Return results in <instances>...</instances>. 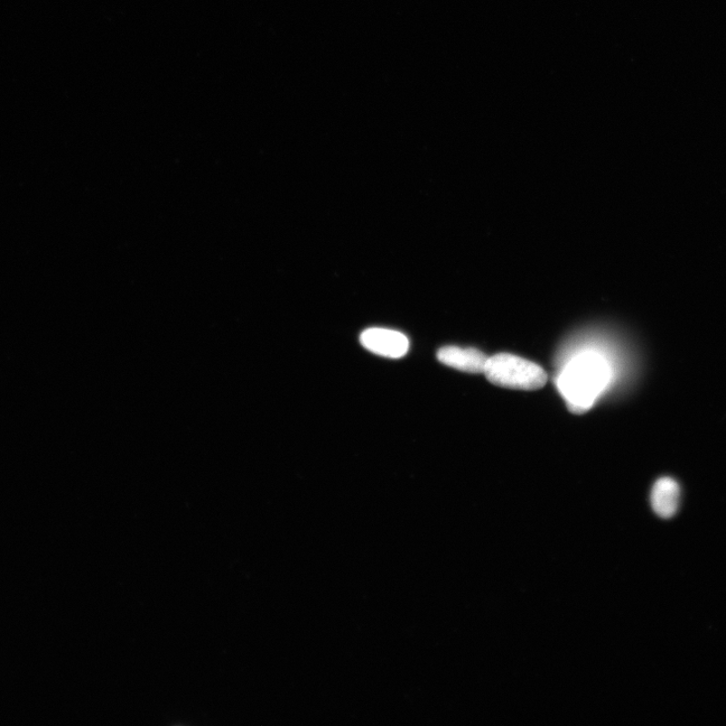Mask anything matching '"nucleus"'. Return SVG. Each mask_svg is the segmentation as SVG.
<instances>
[{"label": "nucleus", "mask_w": 726, "mask_h": 726, "mask_svg": "<svg viewBox=\"0 0 726 726\" xmlns=\"http://www.w3.org/2000/svg\"><path fill=\"white\" fill-rule=\"evenodd\" d=\"M609 372L601 358L586 355L575 358L558 378L557 385L572 413L591 408L607 386Z\"/></svg>", "instance_id": "f257e3e1"}, {"label": "nucleus", "mask_w": 726, "mask_h": 726, "mask_svg": "<svg viewBox=\"0 0 726 726\" xmlns=\"http://www.w3.org/2000/svg\"><path fill=\"white\" fill-rule=\"evenodd\" d=\"M437 358L443 365L469 374H483L489 357L476 348L446 347L439 349Z\"/></svg>", "instance_id": "20e7f679"}, {"label": "nucleus", "mask_w": 726, "mask_h": 726, "mask_svg": "<svg viewBox=\"0 0 726 726\" xmlns=\"http://www.w3.org/2000/svg\"><path fill=\"white\" fill-rule=\"evenodd\" d=\"M360 342L362 347L370 352L388 358H403L409 347L406 335L385 328H370L363 331Z\"/></svg>", "instance_id": "7ed1b4c3"}, {"label": "nucleus", "mask_w": 726, "mask_h": 726, "mask_svg": "<svg viewBox=\"0 0 726 726\" xmlns=\"http://www.w3.org/2000/svg\"><path fill=\"white\" fill-rule=\"evenodd\" d=\"M483 374L493 385L520 390L542 388L548 379L546 371L535 362L510 353L489 358Z\"/></svg>", "instance_id": "f03ea898"}, {"label": "nucleus", "mask_w": 726, "mask_h": 726, "mask_svg": "<svg viewBox=\"0 0 726 726\" xmlns=\"http://www.w3.org/2000/svg\"><path fill=\"white\" fill-rule=\"evenodd\" d=\"M651 507L655 513L663 519L672 518L681 502V487L671 478H662L656 481L650 495Z\"/></svg>", "instance_id": "39448f33"}]
</instances>
